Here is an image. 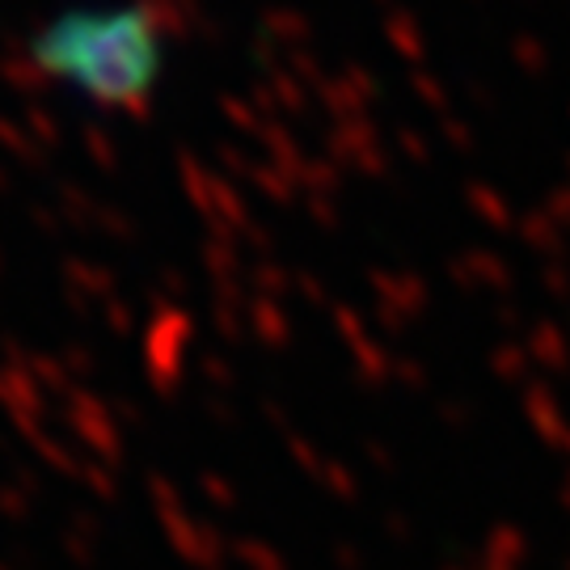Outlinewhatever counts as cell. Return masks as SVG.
<instances>
[{
  "instance_id": "cell-1",
  "label": "cell",
  "mask_w": 570,
  "mask_h": 570,
  "mask_svg": "<svg viewBox=\"0 0 570 570\" xmlns=\"http://www.w3.org/2000/svg\"><path fill=\"white\" fill-rule=\"evenodd\" d=\"M18 60L94 115H136L169 81L174 26L157 0H51L21 30Z\"/></svg>"
}]
</instances>
